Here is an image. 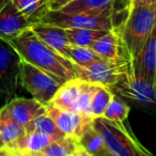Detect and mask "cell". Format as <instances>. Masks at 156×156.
Masks as SVG:
<instances>
[{"instance_id": "1", "label": "cell", "mask_w": 156, "mask_h": 156, "mask_svg": "<svg viewBox=\"0 0 156 156\" xmlns=\"http://www.w3.org/2000/svg\"><path fill=\"white\" fill-rule=\"evenodd\" d=\"M8 42L22 60L48 72L62 83L76 78L73 62L42 42L30 28Z\"/></svg>"}, {"instance_id": "2", "label": "cell", "mask_w": 156, "mask_h": 156, "mask_svg": "<svg viewBox=\"0 0 156 156\" xmlns=\"http://www.w3.org/2000/svg\"><path fill=\"white\" fill-rule=\"evenodd\" d=\"M156 25V3L133 5L117 26L122 42L123 56L129 62L138 57Z\"/></svg>"}, {"instance_id": "3", "label": "cell", "mask_w": 156, "mask_h": 156, "mask_svg": "<svg viewBox=\"0 0 156 156\" xmlns=\"http://www.w3.org/2000/svg\"><path fill=\"white\" fill-rule=\"evenodd\" d=\"M94 126L102 136L108 156H151L123 122L112 121L104 117L93 119Z\"/></svg>"}, {"instance_id": "4", "label": "cell", "mask_w": 156, "mask_h": 156, "mask_svg": "<svg viewBox=\"0 0 156 156\" xmlns=\"http://www.w3.org/2000/svg\"><path fill=\"white\" fill-rule=\"evenodd\" d=\"M20 83L33 98L47 106L63 83L48 72L20 60Z\"/></svg>"}, {"instance_id": "5", "label": "cell", "mask_w": 156, "mask_h": 156, "mask_svg": "<svg viewBox=\"0 0 156 156\" xmlns=\"http://www.w3.org/2000/svg\"><path fill=\"white\" fill-rule=\"evenodd\" d=\"M73 65L76 78L109 88L120 83L130 72V62L127 59H121L117 62L103 60L87 65H78L73 62Z\"/></svg>"}, {"instance_id": "6", "label": "cell", "mask_w": 156, "mask_h": 156, "mask_svg": "<svg viewBox=\"0 0 156 156\" xmlns=\"http://www.w3.org/2000/svg\"><path fill=\"white\" fill-rule=\"evenodd\" d=\"M40 23L66 28H89L111 30L118 26L113 15H92L86 13H69L59 10H49Z\"/></svg>"}, {"instance_id": "7", "label": "cell", "mask_w": 156, "mask_h": 156, "mask_svg": "<svg viewBox=\"0 0 156 156\" xmlns=\"http://www.w3.org/2000/svg\"><path fill=\"white\" fill-rule=\"evenodd\" d=\"M20 60L11 44L0 39V108L16 94L20 86Z\"/></svg>"}, {"instance_id": "8", "label": "cell", "mask_w": 156, "mask_h": 156, "mask_svg": "<svg viewBox=\"0 0 156 156\" xmlns=\"http://www.w3.org/2000/svg\"><path fill=\"white\" fill-rule=\"evenodd\" d=\"M111 90L118 95L139 105L150 106L156 104V86L143 76L136 75L132 71L120 83L112 86Z\"/></svg>"}, {"instance_id": "9", "label": "cell", "mask_w": 156, "mask_h": 156, "mask_svg": "<svg viewBox=\"0 0 156 156\" xmlns=\"http://www.w3.org/2000/svg\"><path fill=\"white\" fill-rule=\"evenodd\" d=\"M46 113L54 120L58 128L65 136L74 137L76 139H78L86 126L94 119L89 115L69 109H63L50 104L46 106Z\"/></svg>"}, {"instance_id": "10", "label": "cell", "mask_w": 156, "mask_h": 156, "mask_svg": "<svg viewBox=\"0 0 156 156\" xmlns=\"http://www.w3.org/2000/svg\"><path fill=\"white\" fill-rule=\"evenodd\" d=\"M31 26L32 24L12 0H0V39L8 41L31 28Z\"/></svg>"}, {"instance_id": "11", "label": "cell", "mask_w": 156, "mask_h": 156, "mask_svg": "<svg viewBox=\"0 0 156 156\" xmlns=\"http://www.w3.org/2000/svg\"><path fill=\"white\" fill-rule=\"evenodd\" d=\"M130 71L143 76L156 86V25L138 57L130 62Z\"/></svg>"}, {"instance_id": "12", "label": "cell", "mask_w": 156, "mask_h": 156, "mask_svg": "<svg viewBox=\"0 0 156 156\" xmlns=\"http://www.w3.org/2000/svg\"><path fill=\"white\" fill-rule=\"evenodd\" d=\"M3 108L23 127H25L34 118L46 112V105L33 98H12L3 106Z\"/></svg>"}, {"instance_id": "13", "label": "cell", "mask_w": 156, "mask_h": 156, "mask_svg": "<svg viewBox=\"0 0 156 156\" xmlns=\"http://www.w3.org/2000/svg\"><path fill=\"white\" fill-rule=\"evenodd\" d=\"M54 140L55 139L48 135L40 133H25L13 144L2 151L1 155L39 156L40 152Z\"/></svg>"}, {"instance_id": "14", "label": "cell", "mask_w": 156, "mask_h": 156, "mask_svg": "<svg viewBox=\"0 0 156 156\" xmlns=\"http://www.w3.org/2000/svg\"><path fill=\"white\" fill-rule=\"evenodd\" d=\"M30 29L42 42L69 60V52L71 44L67 40L64 29L44 23L33 24Z\"/></svg>"}, {"instance_id": "15", "label": "cell", "mask_w": 156, "mask_h": 156, "mask_svg": "<svg viewBox=\"0 0 156 156\" xmlns=\"http://www.w3.org/2000/svg\"><path fill=\"white\" fill-rule=\"evenodd\" d=\"M90 48H92L101 58L106 61L117 62L121 59H126L123 56L122 42L120 39L119 32L117 30V27L107 31L103 37L94 41L90 46Z\"/></svg>"}, {"instance_id": "16", "label": "cell", "mask_w": 156, "mask_h": 156, "mask_svg": "<svg viewBox=\"0 0 156 156\" xmlns=\"http://www.w3.org/2000/svg\"><path fill=\"white\" fill-rule=\"evenodd\" d=\"M59 11L115 16L113 0H71L69 3L60 8Z\"/></svg>"}, {"instance_id": "17", "label": "cell", "mask_w": 156, "mask_h": 156, "mask_svg": "<svg viewBox=\"0 0 156 156\" xmlns=\"http://www.w3.org/2000/svg\"><path fill=\"white\" fill-rule=\"evenodd\" d=\"M39 156H89V154L79 143L78 139L64 136L61 139L51 141L40 152Z\"/></svg>"}, {"instance_id": "18", "label": "cell", "mask_w": 156, "mask_h": 156, "mask_svg": "<svg viewBox=\"0 0 156 156\" xmlns=\"http://www.w3.org/2000/svg\"><path fill=\"white\" fill-rule=\"evenodd\" d=\"M25 134V129L20 126L3 107L0 108V155L7 147L13 144Z\"/></svg>"}, {"instance_id": "19", "label": "cell", "mask_w": 156, "mask_h": 156, "mask_svg": "<svg viewBox=\"0 0 156 156\" xmlns=\"http://www.w3.org/2000/svg\"><path fill=\"white\" fill-rule=\"evenodd\" d=\"M81 86H83V80L79 78H74L71 80L65 81L55 93L49 104L63 109L72 110L78 96L80 95Z\"/></svg>"}, {"instance_id": "20", "label": "cell", "mask_w": 156, "mask_h": 156, "mask_svg": "<svg viewBox=\"0 0 156 156\" xmlns=\"http://www.w3.org/2000/svg\"><path fill=\"white\" fill-rule=\"evenodd\" d=\"M78 141L89 156H108L104 140L94 126L93 121L86 126L80 136L78 137Z\"/></svg>"}, {"instance_id": "21", "label": "cell", "mask_w": 156, "mask_h": 156, "mask_svg": "<svg viewBox=\"0 0 156 156\" xmlns=\"http://www.w3.org/2000/svg\"><path fill=\"white\" fill-rule=\"evenodd\" d=\"M12 1L32 25L40 23L41 18L50 10L48 0H12Z\"/></svg>"}, {"instance_id": "22", "label": "cell", "mask_w": 156, "mask_h": 156, "mask_svg": "<svg viewBox=\"0 0 156 156\" xmlns=\"http://www.w3.org/2000/svg\"><path fill=\"white\" fill-rule=\"evenodd\" d=\"M24 129L25 133H40V134L48 135L51 138H54L55 140L61 139L65 136L58 128L54 120L46 112L34 118L32 121H30L25 126Z\"/></svg>"}, {"instance_id": "23", "label": "cell", "mask_w": 156, "mask_h": 156, "mask_svg": "<svg viewBox=\"0 0 156 156\" xmlns=\"http://www.w3.org/2000/svg\"><path fill=\"white\" fill-rule=\"evenodd\" d=\"M64 30L69 44L80 47H90L94 41L100 39L107 31H109L89 28H66Z\"/></svg>"}, {"instance_id": "24", "label": "cell", "mask_w": 156, "mask_h": 156, "mask_svg": "<svg viewBox=\"0 0 156 156\" xmlns=\"http://www.w3.org/2000/svg\"><path fill=\"white\" fill-rule=\"evenodd\" d=\"M100 85L101 83H89V81L83 80L80 95L78 96L77 101L74 104L72 110L76 111V112L83 113V115H89V117H92V112H91L92 100H93V95Z\"/></svg>"}, {"instance_id": "25", "label": "cell", "mask_w": 156, "mask_h": 156, "mask_svg": "<svg viewBox=\"0 0 156 156\" xmlns=\"http://www.w3.org/2000/svg\"><path fill=\"white\" fill-rule=\"evenodd\" d=\"M129 111L130 107L120 98H118L115 94H113L110 102L105 109L103 117L106 119L112 120V121L124 122L129 115Z\"/></svg>"}, {"instance_id": "26", "label": "cell", "mask_w": 156, "mask_h": 156, "mask_svg": "<svg viewBox=\"0 0 156 156\" xmlns=\"http://www.w3.org/2000/svg\"><path fill=\"white\" fill-rule=\"evenodd\" d=\"M113 94L115 93L111 90V88L104 85L98 86V90H96L93 95V100H92V104H91L92 117L93 118L103 117V115L105 112V109H106L107 105L109 104Z\"/></svg>"}, {"instance_id": "27", "label": "cell", "mask_w": 156, "mask_h": 156, "mask_svg": "<svg viewBox=\"0 0 156 156\" xmlns=\"http://www.w3.org/2000/svg\"><path fill=\"white\" fill-rule=\"evenodd\" d=\"M69 54V60L78 65H87L93 62L104 60L90 47H80V46L71 45Z\"/></svg>"}, {"instance_id": "28", "label": "cell", "mask_w": 156, "mask_h": 156, "mask_svg": "<svg viewBox=\"0 0 156 156\" xmlns=\"http://www.w3.org/2000/svg\"><path fill=\"white\" fill-rule=\"evenodd\" d=\"M113 2H115V14L118 12H125V13H127L128 9L130 7L132 0H113Z\"/></svg>"}, {"instance_id": "29", "label": "cell", "mask_w": 156, "mask_h": 156, "mask_svg": "<svg viewBox=\"0 0 156 156\" xmlns=\"http://www.w3.org/2000/svg\"><path fill=\"white\" fill-rule=\"evenodd\" d=\"M69 1L71 0H48V5H49L50 10H59L63 5L69 3Z\"/></svg>"}, {"instance_id": "30", "label": "cell", "mask_w": 156, "mask_h": 156, "mask_svg": "<svg viewBox=\"0 0 156 156\" xmlns=\"http://www.w3.org/2000/svg\"><path fill=\"white\" fill-rule=\"evenodd\" d=\"M151 3H156V0H132L130 7H133V5H151Z\"/></svg>"}]
</instances>
